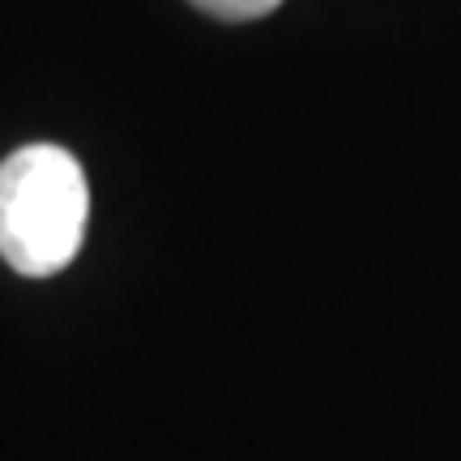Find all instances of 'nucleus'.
I'll use <instances>...</instances> for the list:
<instances>
[{"label": "nucleus", "instance_id": "obj_1", "mask_svg": "<svg viewBox=\"0 0 461 461\" xmlns=\"http://www.w3.org/2000/svg\"><path fill=\"white\" fill-rule=\"evenodd\" d=\"M90 184L65 146L34 141L0 163V257L26 278L60 274L86 240Z\"/></svg>", "mask_w": 461, "mask_h": 461}, {"label": "nucleus", "instance_id": "obj_2", "mask_svg": "<svg viewBox=\"0 0 461 461\" xmlns=\"http://www.w3.org/2000/svg\"><path fill=\"white\" fill-rule=\"evenodd\" d=\"M188 5L218 17V22H257V17L274 14L282 0H188Z\"/></svg>", "mask_w": 461, "mask_h": 461}]
</instances>
